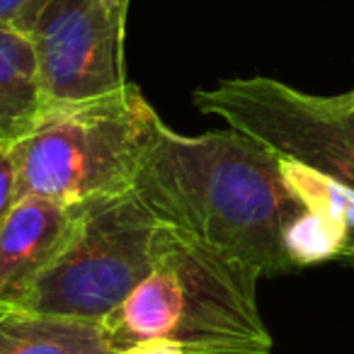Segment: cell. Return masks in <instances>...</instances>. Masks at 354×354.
<instances>
[{"mask_svg":"<svg viewBox=\"0 0 354 354\" xmlns=\"http://www.w3.org/2000/svg\"><path fill=\"white\" fill-rule=\"evenodd\" d=\"M131 189L158 223L260 277L294 270L286 236L308 209L286 183L279 156L236 129L185 136L156 117Z\"/></svg>","mask_w":354,"mask_h":354,"instance_id":"6da1fadb","label":"cell"},{"mask_svg":"<svg viewBox=\"0 0 354 354\" xmlns=\"http://www.w3.org/2000/svg\"><path fill=\"white\" fill-rule=\"evenodd\" d=\"M257 279L255 270L160 223L148 277L102 320L112 352L167 339L185 354H270Z\"/></svg>","mask_w":354,"mask_h":354,"instance_id":"7a4b0ae2","label":"cell"},{"mask_svg":"<svg viewBox=\"0 0 354 354\" xmlns=\"http://www.w3.org/2000/svg\"><path fill=\"white\" fill-rule=\"evenodd\" d=\"M156 117L131 83L88 102L44 107L12 143L17 199L41 197L75 207L131 189Z\"/></svg>","mask_w":354,"mask_h":354,"instance_id":"3957f363","label":"cell"},{"mask_svg":"<svg viewBox=\"0 0 354 354\" xmlns=\"http://www.w3.org/2000/svg\"><path fill=\"white\" fill-rule=\"evenodd\" d=\"M158 226L133 189L78 204L68 238L20 308L102 323L148 277Z\"/></svg>","mask_w":354,"mask_h":354,"instance_id":"277c9868","label":"cell"},{"mask_svg":"<svg viewBox=\"0 0 354 354\" xmlns=\"http://www.w3.org/2000/svg\"><path fill=\"white\" fill-rule=\"evenodd\" d=\"M194 107L354 189V90L310 95L255 75L197 90Z\"/></svg>","mask_w":354,"mask_h":354,"instance_id":"5b68a950","label":"cell"},{"mask_svg":"<svg viewBox=\"0 0 354 354\" xmlns=\"http://www.w3.org/2000/svg\"><path fill=\"white\" fill-rule=\"evenodd\" d=\"M30 39L44 107L88 102L127 85L124 17L104 0H51Z\"/></svg>","mask_w":354,"mask_h":354,"instance_id":"8992f818","label":"cell"},{"mask_svg":"<svg viewBox=\"0 0 354 354\" xmlns=\"http://www.w3.org/2000/svg\"><path fill=\"white\" fill-rule=\"evenodd\" d=\"M78 204L22 197L0 223V308H20L37 277L59 255Z\"/></svg>","mask_w":354,"mask_h":354,"instance_id":"52a82bcc","label":"cell"},{"mask_svg":"<svg viewBox=\"0 0 354 354\" xmlns=\"http://www.w3.org/2000/svg\"><path fill=\"white\" fill-rule=\"evenodd\" d=\"M0 354H112L102 323L0 308Z\"/></svg>","mask_w":354,"mask_h":354,"instance_id":"ba28073f","label":"cell"},{"mask_svg":"<svg viewBox=\"0 0 354 354\" xmlns=\"http://www.w3.org/2000/svg\"><path fill=\"white\" fill-rule=\"evenodd\" d=\"M44 109L30 35L0 25V138L15 143Z\"/></svg>","mask_w":354,"mask_h":354,"instance_id":"9c48e42d","label":"cell"},{"mask_svg":"<svg viewBox=\"0 0 354 354\" xmlns=\"http://www.w3.org/2000/svg\"><path fill=\"white\" fill-rule=\"evenodd\" d=\"M279 165L301 204L339 236V260L354 265V189L294 158L279 156Z\"/></svg>","mask_w":354,"mask_h":354,"instance_id":"30bf717a","label":"cell"},{"mask_svg":"<svg viewBox=\"0 0 354 354\" xmlns=\"http://www.w3.org/2000/svg\"><path fill=\"white\" fill-rule=\"evenodd\" d=\"M51 0H0V25L32 35L37 20Z\"/></svg>","mask_w":354,"mask_h":354,"instance_id":"8fae6325","label":"cell"},{"mask_svg":"<svg viewBox=\"0 0 354 354\" xmlns=\"http://www.w3.org/2000/svg\"><path fill=\"white\" fill-rule=\"evenodd\" d=\"M17 202V158L12 141L0 138V223Z\"/></svg>","mask_w":354,"mask_h":354,"instance_id":"7c38bea8","label":"cell"},{"mask_svg":"<svg viewBox=\"0 0 354 354\" xmlns=\"http://www.w3.org/2000/svg\"><path fill=\"white\" fill-rule=\"evenodd\" d=\"M112 354H185L183 347L167 339H146V342H136L131 347L117 349Z\"/></svg>","mask_w":354,"mask_h":354,"instance_id":"4fadbf2b","label":"cell"},{"mask_svg":"<svg viewBox=\"0 0 354 354\" xmlns=\"http://www.w3.org/2000/svg\"><path fill=\"white\" fill-rule=\"evenodd\" d=\"M104 6L109 8V10H114L119 17H127V6L129 0H104Z\"/></svg>","mask_w":354,"mask_h":354,"instance_id":"5bb4252c","label":"cell"}]
</instances>
